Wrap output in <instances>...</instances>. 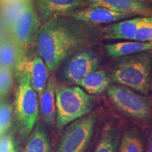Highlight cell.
Returning <instances> with one entry per match:
<instances>
[{
  "label": "cell",
  "instance_id": "obj_1",
  "mask_svg": "<svg viewBox=\"0 0 152 152\" xmlns=\"http://www.w3.org/2000/svg\"><path fill=\"white\" fill-rule=\"evenodd\" d=\"M83 23L63 17L49 19L39 26L35 38L37 52L49 72L55 71L74 51L92 43L94 31Z\"/></svg>",
  "mask_w": 152,
  "mask_h": 152
},
{
  "label": "cell",
  "instance_id": "obj_2",
  "mask_svg": "<svg viewBox=\"0 0 152 152\" xmlns=\"http://www.w3.org/2000/svg\"><path fill=\"white\" fill-rule=\"evenodd\" d=\"M152 69V50L121 57L109 76L113 83L141 94L149 91Z\"/></svg>",
  "mask_w": 152,
  "mask_h": 152
},
{
  "label": "cell",
  "instance_id": "obj_3",
  "mask_svg": "<svg viewBox=\"0 0 152 152\" xmlns=\"http://www.w3.org/2000/svg\"><path fill=\"white\" fill-rule=\"evenodd\" d=\"M18 78L14 102V116L19 132L28 137L33 130L39 115L37 94L30 83L28 64L16 75Z\"/></svg>",
  "mask_w": 152,
  "mask_h": 152
},
{
  "label": "cell",
  "instance_id": "obj_4",
  "mask_svg": "<svg viewBox=\"0 0 152 152\" xmlns=\"http://www.w3.org/2000/svg\"><path fill=\"white\" fill-rule=\"evenodd\" d=\"M55 98L56 125L58 129L85 116L92 108L93 97L79 87L56 85Z\"/></svg>",
  "mask_w": 152,
  "mask_h": 152
},
{
  "label": "cell",
  "instance_id": "obj_5",
  "mask_svg": "<svg viewBox=\"0 0 152 152\" xmlns=\"http://www.w3.org/2000/svg\"><path fill=\"white\" fill-rule=\"evenodd\" d=\"M39 26V17L35 12L32 1L29 0L23 12L9 32V36L16 45L18 54V65L14 71L15 75L28 64V48L35 40Z\"/></svg>",
  "mask_w": 152,
  "mask_h": 152
},
{
  "label": "cell",
  "instance_id": "obj_6",
  "mask_svg": "<svg viewBox=\"0 0 152 152\" xmlns=\"http://www.w3.org/2000/svg\"><path fill=\"white\" fill-rule=\"evenodd\" d=\"M108 96L117 109L127 116L145 121L151 116V108L146 97L123 85L109 87Z\"/></svg>",
  "mask_w": 152,
  "mask_h": 152
},
{
  "label": "cell",
  "instance_id": "obj_7",
  "mask_svg": "<svg viewBox=\"0 0 152 152\" xmlns=\"http://www.w3.org/2000/svg\"><path fill=\"white\" fill-rule=\"evenodd\" d=\"M94 114L78 118L66 127L61 137L56 152H85L94 132Z\"/></svg>",
  "mask_w": 152,
  "mask_h": 152
},
{
  "label": "cell",
  "instance_id": "obj_8",
  "mask_svg": "<svg viewBox=\"0 0 152 152\" xmlns=\"http://www.w3.org/2000/svg\"><path fill=\"white\" fill-rule=\"evenodd\" d=\"M100 57L94 51L83 49L72 55L63 69V78L68 83L77 84L85 76L98 69Z\"/></svg>",
  "mask_w": 152,
  "mask_h": 152
},
{
  "label": "cell",
  "instance_id": "obj_9",
  "mask_svg": "<svg viewBox=\"0 0 152 152\" xmlns=\"http://www.w3.org/2000/svg\"><path fill=\"white\" fill-rule=\"evenodd\" d=\"M39 18L49 20L71 16L87 0H34Z\"/></svg>",
  "mask_w": 152,
  "mask_h": 152
},
{
  "label": "cell",
  "instance_id": "obj_10",
  "mask_svg": "<svg viewBox=\"0 0 152 152\" xmlns=\"http://www.w3.org/2000/svg\"><path fill=\"white\" fill-rule=\"evenodd\" d=\"M93 7H104L119 13L152 17L151 0H87Z\"/></svg>",
  "mask_w": 152,
  "mask_h": 152
},
{
  "label": "cell",
  "instance_id": "obj_11",
  "mask_svg": "<svg viewBox=\"0 0 152 152\" xmlns=\"http://www.w3.org/2000/svg\"><path fill=\"white\" fill-rule=\"evenodd\" d=\"M134 16L130 14L119 13L104 7H93L81 9L74 11L71 18L77 21L90 24H105L115 23Z\"/></svg>",
  "mask_w": 152,
  "mask_h": 152
},
{
  "label": "cell",
  "instance_id": "obj_12",
  "mask_svg": "<svg viewBox=\"0 0 152 152\" xmlns=\"http://www.w3.org/2000/svg\"><path fill=\"white\" fill-rule=\"evenodd\" d=\"M150 17H137L115 22L102 29V35L106 39H131L134 40V35L139 28L149 21Z\"/></svg>",
  "mask_w": 152,
  "mask_h": 152
},
{
  "label": "cell",
  "instance_id": "obj_13",
  "mask_svg": "<svg viewBox=\"0 0 152 152\" xmlns=\"http://www.w3.org/2000/svg\"><path fill=\"white\" fill-rule=\"evenodd\" d=\"M56 83L54 77H50L47 81L45 90L39 96V111L44 122L49 127H53L56 124Z\"/></svg>",
  "mask_w": 152,
  "mask_h": 152
},
{
  "label": "cell",
  "instance_id": "obj_14",
  "mask_svg": "<svg viewBox=\"0 0 152 152\" xmlns=\"http://www.w3.org/2000/svg\"><path fill=\"white\" fill-rule=\"evenodd\" d=\"M29 0H2L0 1V22L9 33L23 12Z\"/></svg>",
  "mask_w": 152,
  "mask_h": 152
},
{
  "label": "cell",
  "instance_id": "obj_15",
  "mask_svg": "<svg viewBox=\"0 0 152 152\" xmlns=\"http://www.w3.org/2000/svg\"><path fill=\"white\" fill-rule=\"evenodd\" d=\"M105 49L108 56L112 58H121L152 50V42H121L107 45Z\"/></svg>",
  "mask_w": 152,
  "mask_h": 152
},
{
  "label": "cell",
  "instance_id": "obj_16",
  "mask_svg": "<svg viewBox=\"0 0 152 152\" xmlns=\"http://www.w3.org/2000/svg\"><path fill=\"white\" fill-rule=\"evenodd\" d=\"M30 83L38 96H40L48 81L49 70L42 58L38 55L34 56L28 63Z\"/></svg>",
  "mask_w": 152,
  "mask_h": 152
},
{
  "label": "cell",
  "instance_id": "obj_17",
  "mask_svg": "<svg viewBox=\"0 0 152 152\" xmlns=\"http://www.w3.org/2000/svg\"><path fill=\"white\" fill-rule=\"evenodd\" d=\"M112 81L110 76L104 70H96L85 76L76 85H78L92 94L102 93L109 88Z\"/></svg>",
  "mask_w": 152,
  "mask_h": 152
},
{
  "label": "cell",
  "instance_id": "obj_18",
  "mask_svg": "<svg viewBox=\"0 0 152 152\" xmlns=\"http://www.w3.org/2000/svg\"><path fill=\"white\" fill-rule=\"evenodd\" d=\"M29 135L25 152H51L48 135L39 123L35 125Z\"/></svg>",
  "mask_w": 152,
  "mask_h": 152
},
{
  "label": "cell",
  "instance_id": "obj_19",
  "mask_svg": "<svg viewBox=\"0 0 152 152\" xmlns=\"http://www.w3.org/2000/svg\"><path fill=\"white\" fill-rule=\"evenodd\" d=\"M18 62L16 47L10 36L0 42V66L14 71Z\"/></svg>",
  "mask_w": 152,
  "mask_h": 152
},
{
  "label": "cell",
  "instance_id": "obj_20",
  "mask_svg": "<svg viewBox=\"0 0 152 152\" xmlns=\"http://www.w3.org/2000/svg\"><path fill=\"white\" fill-rule=\"evenodd\" d=\"M118 136L113 125L106 124L102 130L99 143L93 152H117Z\"/></svg>",
  "mask_w": 152,
  "mask_h": 152
},
{
  "label": "cell",
  "instance_id": "obj_21",
  "mask_svg": "<svg viewBox=\"0 0 152 152\" xmlns=\"http://www.w3.org/2000/svg\"><path fill=\"white\" fill-rule=\"evenodd\" d=\"M118 152H144L140 134L134 130L125 132L121 139Z\"/></svg>",
  "mask_w": 152,
  "mask_h": 152
},
{
  "label": "cell",
  "instance_id": "obj_22",
  "mask_svg": "<svg viewBox=\"0 0 152 152\" xmlns=\"http://www.w3.org/2000/svg\"><path fill=\"white\" fill-rule=\"evenodd\" d=\"M13 108L5 102H0V136L7 133L12 121Z\"/></svg>",
  "mask_w": 152,
  "mask_h": 152
},
{
  "label": "cell",
  "instance_id": "obj_23",
  "mask_svg": "<svg viewBox=\"0 0 152 152\" xmlns=\"http://www.w3.org/2000/svg\"><path fill=\"white\" fill-rule=\"evenodd\" d=\"M14 85V71L0 66V97L9 92Z\"/></svg>",
  "mask_w": 152,
  "mask_h": 152
},
{
  "label": "cell",
  "instance_id": "obj_24",
  "mask_svg": "<svg viewBox=\"0 0 152 152\" xmlns=\"http://www.w3.org/2000/svg\"><path fill=\"white\" fill-rule=\"evenodd\" d=\"M134 41L152 42V17L144 26L139 28L134 37Z\"/></svg>",
  "mask_w": 152,
  "mask_h": 152
},
{
  "label": "cell",
  "instance_id": "obj_25",
  "mask_svg": "<svg viewBox=\"0 0 152 152\" xmlns=\"http://www.w3.org/2000/svg\"><path fill=\"white\" fill-rule=\"evenodd\" d=\"M0 152H16L14 139L10 134L0 136Z\"/></svg>",
  "mask_w": 152,
  "mask_h": 152
},
{
  "label": "cell",
  "instance_id": "obj_26",
  "mask_svg": "<svg viewBox=\"0 0 152 152\" xmlns=\"http://www.w3.org/2000/svg\"><path fill=\"white\" fill-rule=\"evenodd\" d=\"M9 37V33L4 25L0 22V42H1L7 37Z\"/></svg>",
  "mask_w": 152,
  "mask_h": 152
},
{
  "label": "cell",
  "instance_id": "obj_27",
  "mask_svg": "<svg viewBox=\"0 0 152 152\" xmlns=\"http://www.w3.org/2000/svg\"><path fill=\"white\" fill-rule=\"evenodd\" d=\"M147 152H152V130L150 131L148 135Z\"/></svg>",
  "mask_w": 152,
  "mask_h": 152
},
{
  "label": "cell",
  "instance_id": "obj_28",
  "mask_svg": "<svg viewBox=\"0 0 152 152\" xmlns=\"http://www.w3.org/2000/svg\"><path fill=\"white\" fill-rule=\"evenodd\" d=\"M2 1V0H0V1Z\"/></svg>",
  "mask_w": 152,
  "mask_h": 152
}]
</instances>
